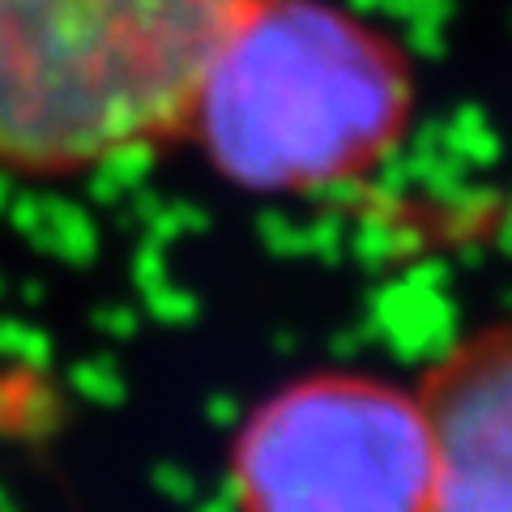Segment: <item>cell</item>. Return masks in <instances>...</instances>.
Listing matches in <instances>:
<instances>
[{
  "label": "cell",
  "mask_w": 512,
  "mask_h": 512,
  "mask_svg": "<svg viewBox=\"0 0 512 512\" xmlns=\"http://www.w3.org/2000/svg\"><path fill=\"white\" fill-rule=\"evenodd\" d=\"M419 116V60L342 0H248L205 73L188 141L252 197H316L380 171Z\"/></svg>",
  "instance_id": "6da1fadb"
},
{
  "label": "cell",
  "mask_w": 512,
  "mask_h": 512,
  "mask_svg": "<svg viewBox=\"0 0 512 512\" xmlns=\"http://www.w3.org/2000/svg\"><path fill=\"white\" fill-rule=\"evenodd\" d=\"M248 0H0V171L82 180L188 141Z\"/></svg>",
  "instance_id": "7a4b0ae2"
},
{
  "label": "cell",
  "mask_w": 512,
  "mask_h": 512,
  "mask_svg": "<svg viewBox=\"0 0 512 512\" xmlns=\"http://www.w3.org/2000/svg\"><path fill=\"white\" fill-rule=\"evenodd\" d=\"M235 512H436V444L419 389L372 372L278 384L227 457Z\"/></svg>",
  "instance_id": "3957f363"
},
{
  "label": "cell",
  "mask_w": 512,
  "mask_h": 512,
  "mask_svg": "<svg viewBox=\"0 0 512 512\" xmlns=\"http://www.w3.org/2000/svg\"><path fill=\"white\" fill-rule=\"evenodd\" d=\"M436 512H512V320L461 338L419 384Z\"/></svg>",
  "instance_id": "277c9868"
}]
</instances>
